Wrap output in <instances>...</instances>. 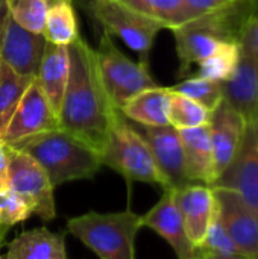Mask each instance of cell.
Instances as JSON below:
<instances>
[{"label":"cell","instance_id":"obj_2","mask_svg":"<svg viewBox=\"0 0 258 259\" xmlns=\"http://www.w3.org/2000/svg\"><path fill=\"white\" fill-rule=\"evenodd\" d=\"M9 147L30 155L47 173L52 185L93 179L103 167L100 155L62 129L24 138Z\"/></svg>","mask_w":258,"mask_h":259},{"label":"cell","instance_id":"obj_12","mask_svg":"<svg viewBox=\"0 0 258 259\" xmlns=\"http://www.w3.org/2000/svg\"><path fill=\"white\" fill-rule=\"evenodd\" d=\"M132 126L149 146L158 168L167 181L169 190H178L190 184L186 173L184 150L178 129H175L170 124L141 126L132 123Z\"/></svg>","mask_w":258,"mask_h":259},{"label":"cell","instance_id":"obj_30","mask_svg":"<svg viewBox=\"0 0 258 259\" xmlns=\"http://www.w3.org/2000/svg\"><path fill=\"white\" fill-rule=\"evenodd\" d=\"M201 250L216 253V255H224V256L239 253L236 244L233 243L228 232L225 231V228L217 215V211H216V215L208 228V232H207V237H205V241H204V246Z\"/></svg>","mask_w":258,"mask_h":259},{"label":"cell","instance_id":"obj_38","mask_svg":"<svg viewBox=\"0 0 258 259\" xmlns=\"http://www.w3.org/2000/svg\"><path fill=\"white\" fill-rule=\"evenodd\" d=\"M0 67H2V59H0Z\"/></svg>","mask_w":258,"mask_h":259},{"label":"cell","instance_id":"obj_18","mask_svg":"<svg viewBox=\"0 0 258 259\" xmlns=\"http://www.w3.org/2000/svg\"><path fill=\"white\" fill-rule=\"evenodd\" d=\"M178 132L182 143L189 182L213 187L216 182V173L208 124L193 129H182Z\"/></svg>","mask_w":258,"mask_h":259},{"label":"cell","instance_id":"obj_37","mask_svg":"<svg viewBox=\"0 0 258 259\" xmlns=\"http://www.w3.org/2000/svg\"><path fill=\"white\" fill-rule=\"evenodd\" d=\"M192 259H204V253H202L201 250H198V253H196Z\"/></svg>","mask_w":258,"mask_h":259},{"label":"cell","instance_id":"obj_7","mask_svg":"<svg viewBox=\"0 0 258 259\" xmlns=\"http://www.w3.org/2000/svg\"><path fill=\"white\" fill-rule=\"evenodd\" d=\"M93 20L111 36H119L131 50L140 56V62H148L155 38L164 27L154 18L131 8L120 0H96Z\"/></svg>","mask_w":258,"mask_h":259},{"label":"cell","instance_id":"obj_23","mask_svg":"<svg viewBox=\"0 0 258 259\" xmlns=\"http://www.w3.org/2000/svg\"><path fill=\"white\" fill-rule=\"evenodd\" d=\"M35 77L21 76L2 62L0 67V141L24 94Z\"/></svg>","mask_w":258,"mask_h":259},{"label":"cell","instance_id":"obj_31","mask_svg":"<svg viewBox=\"0 0 258 259\" xmlns=\"http://www.w3.org/2000/svg\"><path fill=\"white\" fill-rule=\"evenodd\" d=\"M184 2L189 11L190 20H195L204 15L230 9L242 0H184Z\"/></svg>","mask_w":258,"mask_h":259},{"label":"cell","instance_id":"obj_34","mask_svg":"<svg viewBox=\"0 0 258 259\" xmlns=\"http://www.w3.org/2000/svg\"><path fill=\"white\" fill-rule=\"evenodd\" d=\"M9 0H0V46H2V38H3V32L9 18Z\"/></svg>","mask_w":258,"mask_h":259},{"label":"cell","instance_id":"obj_35","mask_svg":"<svg viewBox=\"0 0 258 259\" xmlns=\"http://www.w3.org/2000/svg\"><path fill=\"white\" fill-rule=\"evenodd\" d=\"M94 2L96 0H73V3H76L81 9H84L91 18H93V8H94Z\"/></svg>","mask_w":258,"mask_h":259},{"label":"cell","instance_id":"obj_16","mask_svg":"<svg viewBox=\"0 0 258 259\" xmlns=\"http://www.w3.org/2000/svg\"><path fill=\"white\" fill-rule=\"evenodd\" d=\"M143 228L157 232L173 249L178 259H192L198 250L190 243L173 190H164L160 200L141 215Z\"/></svg>","mask_w":258,"mask_h":259},{"label":"cell","instance_id":"obj_5","mask_svg":"<svg viewBox=\"0 0 258 259\" xmlns=\"http://www.w3.org/2000/svg\"><path fill=\"white\" fill-rule=\"evenodd\" d=\"M102 164L117 171L129 184L144 182L169 190L167 181L158 168L144 138L134 129L132 123L117 112L105 147L100 153Z\"/></svg>","mask_w":258,"mask_h":259},{"label":"cell","instance_id":"obj_9","mask_svg":"<svg viewBox=\"0 0 258 259\" xmlns=\"http://www.w3.org/2000/svg\"><path fill=\"white\" fill-rule=\"evenodd\" d=\"M59 129L58 114L53 111L36 79L24 91L3 137L2 143L12 146L24 138Z\"/></svg>","mask_w":258,"mask_h":259},{"label":"cell","instance_id":"obj_39","mask_svg":"<svg viewBox=\"0 0 258 259\" xmlns=\"http://www.w3.org/2000/svg\"><path fill=\"white\" fill-rule=\"evenodd\" d=\"M0 259H5V258H2V256H0Z\"/></svg>","mask_w":258,"mask_h":259},{"label":"cell","instance_id":"obj_33","mask_svg":"<svg viewBox=\"0 0 258 259\" xmlns=\"http://www.w3.org/2000/svg\"><path fill=\"white\" fill-rule=\"evenodd\" d=\"M8 188V146L0 141V191Z\"/></svg>","mask_w":258,"mask_h":259},{"label":"cell","instance_id":"obj_20","mask_svg":"<svg viewBox=\"0 0 258 259\" xmlns=\"http://www.w3.org/2000/svg\"><path fill=\"white\" fill-rule=\"evenodd\" d=\"M5 259H68L64 234L46 226L24 231L9 243Z\"/></svg>","mask_w":258,"mask_h":259},{"label":"cell","instance_id":"obj_25","mask_svg":"<svg viewBox=\"0 0 258 259\" xmlns=\"http://www.w3.org/2000/svg\"><path fill=\"white\" fill-rule=\"evenodd\" d=\"M242 56V46L239 41H228L222 44L210 58L199 64V77L224 83L237 68Z\"/></svg>","mask_w":258,"mask_h":259},{"label":"cell","instance_id":"obj_15","mask_svg":"<svg viewBox=\"0 0 258 259\" xmlns=\"http://www.w3.org/2000/svg\"><path fill=\"white\" fill-rule=\"evenodd\" d=\"M46 42L43 33H33L21 27L9 15L2 38L0 59L21 76L36 77Z\"/></svg>","mask_w":258,"mask_h":259},{"label":"cell","instance_id":"obj_1","mask_svg":"<svg viewBox=\"0 0 258 259\" xmlns=\"http://www.w3.org/2000/svg\"><path fill=\"white\" fill-rule=\"evenodd\" d=\"M67 50L70 71L58 114L59 129L100 155L120 108L105 90L94 49L79 35Z\"/></svg>","mask_w":258,"mask_h":259},{"label":"cell","instance_id":"obj_27","mask_svg":"<svg viewBox=\"0 0 258 259\" xmlns=\"http://www.w3.org/2000/svg\"><path fill=\"white\" fill-rule=\"evenodd\" d=\"M169 90L175 94L186 96L202 106H205L208 111H214L225 99L224 96V87L219 82H213L204 77H189L184 79L182 82L169 87Z\"/></svg>","mask_w":258,"mask_h":259},{"label":"cell","instance_id":"obj_24","mask_svg":"<svg viewBox=\"0 0 258 259\" xmlns=\"http://www.w3.org/2000/svg\"><path fill=\"white\" fill-rule=\"evenodd\" d=\"M131 8L158 21L164 29L175 27L190 21L184 0H120Z\"/></svg>","mask_w":258,"mask_h":259},{"label":"cell","instance_id":"obj_11","mask_svg":"<svg viewBox=\"0 0 258 259\" xmlns=\"http://www.w3.org/2000/svg\"><path fill=\"white\" fill-rule=\"evenodd\" d=\"M217 215L230 238L243 256L258 259V215L231 190L213 187Z\"/></svg>","mask_w":258,"mask_h":259},{"label":"cell","instance_id":"obj_19","mask_svg":"<svg viewBox=\"0 0 258 259\" xmlns=\"http://www.w3.org/2000/svg\"><path fill=\"white\" fill-rule=\"evenodd\" d=\"M68 71L70 61L67 46H59L47 41L35 79L56 114H59L61 109L64 91L68 80Z\"/></svg>","mask_w":258,"mask_h":259},{"label":"cell","instance_id":"obj_8","mask_svg":"<svg viewBox=\"0 0 258 259\" xmlns=\"http://www.w3.org/2000/svg\"><path fill=\"white\" fill-rule=\"evenodd\" d=\"M8 188L24 197L33 215L43 222H52L56 217L55 187L44 168L27 153L8 146Z\"/></svg>","mask_w":258,"mask_h":259},{"label":"cell","instance_id":"obj_28","mask_svg":"<svg viewBox=\"0 0 258 259\" xmlns=\"http://www.w3.org/2000/svg\"><path fill=\"white\" fill-rule=\"evenodd\" d=\"M32 215L33 209L24 197L9 188L0 191V249L9 231Z\"/></svg>","mask_w":258,"mask_h":259},{"label":"cell","instance_id":"obj_10","mask_svg":"<svg viewBox=\"0 0 258 259\" xmlns=\"http://www.w3.org/2000/svg\"><path fill=\"white\" fill-rule=\"evenodd\" d=\"M213 187L234 191L258 215V123L248 124V132L236 158Z\"/></svg>","mask_w":258,"mask_h":259},{"label":"cell","instance_id":"obj_6","mask_svg":"<svg viewBox=\"0 0 258 259\" xmlns=\"http://www.w3.org/2000/svg\"><path fill=\"white\" fill-rule=\"evenodd\" d=\"M99 73L113 103L120 108L132 96L157 87L148 62H134L114 44L111 35L102 30L99 46L94 49Z\"/></svg>","mask_w":258,"mask_h":259},{"label":"cell","instance_id":"obj_22","mask_svg":"<svg viewBox=\"0 0 258 259\" xmlns=\"http://www.w3.org/2000/svg\"><path fill=\"white\" fill-rule=\"evenodd\" d=\"M43 35L59 46H68L79 36L73 0H50Z\"/></svg>","mask_w":258,"mask_h":259},{"label":"cell","instance_id":"obj_14","mask_svg":"<svg viewBox=\"0 0 258 259\" xmlns=\"http://www.w3.org/2000/svg\"><path fill=\"white\" fill-rule=\"evenodd\" d=\"M208 127L213 146L214 173L217 181V178L230 167L236 158L248 132V121L224 99V102L213 111Z\"/></svg>","mask_w":258,"mask_h":259},{"label":"cell","instance_id":"obj_17","mask_svg":"<svg viewBox=\"0 0 258 259\" xmlns=\"http://www.w3.org/2000/svg\"><path fill=\"white\" fill-rule=\"evenodd\" d=\"M222 87L225 100L246 118L248 124L258 123V59L242 50L236 71Z\"/></svg>","mask_w":258,"mask_h":259},{"label":"cell","instance_id":"obj_29","mask_svg":"<svg viewBox=\"0 0 258 259\" xmlns=\"http://www.w3.org/2000/svg\"><path fill=\"white\" fill-rule=\"evenodd\" d=\"M50 0H9L11 18L21 27L43 33Z\"/></svg>","mask_w":258,"mask_h":259},{"label":"cell","instance_id":"obj_13","mask_svg":"<svg viewBox=\"0 0 258 259\" xmlns=\"http://www.w3.org/2000/svg\"><path fill=\"white\" fill-rule=\"evenodd\" d=\"M176 205L184 220L186 232L196 250H201L208 228L216 215L217 202L213 187L204 184H187L173 190Z\"/></svg>","mask_w":258,"mask_h":259},{"label":"cell","instance_id":"obj_32","mask_svg":"<svg viewBox=\"0 0 258 259\" xmlns=\"http://www.w3.org/2000/svg\"><path fill=\"white\" fill-rule=\"evenodd\" d=\"M239 42L242 50L258 59V15H251L240 32Z\"/></svg>","mask_w":258,"mask_h":259},{"label":"cell","instance_id":"obj_4","mask_svg":"<svg viewBox=\"0 0 258 259\" xmlns=\"http://www.w3.org/2000/svg\"><path fill=\"white\" fill-rule=\"evenodd\" d=\"M246 2L249 0H242L222 12L190 20L172 30L181 64L179 74H186V71H189L195 64L199 65L222 44L228 41H239L243 24L249 18L240 17L242 12H248L245 6Z\"/></svg>","mask_w":258,"mask_h":259},{"label":"cell","instance_id":"obj_3","mask_svg":"<svg viewBox=\"0 0 258 259\" xmlns=\"http://www.w3.org/2000/svg\"><path fill=\"white\" fill-rule=\"evenodd\" d=\"M141 228V215L131 209L88 211L67 220V232L99 259H137L135 240Z\"/></svg>","mask_w":258,"mask_h":259},{"label":"cell","instance_id":"obj_26","mask_svg":"<svg viewBox=\"0 0 258 259\" xmlns=\"http://www.w3.org/2000/svg\"><path fill=\"white\" fill-rule=\"evenodd\" d=\"M211 114L213 112L208 111L201 103L186 96L172 93L170 105H169V124L173 126L175 129L182 131V129L207 126L210 124Z\"/></svg>","mask_w":258,"mask_h":259},{"label":"cell","instance_id":"obj_21","mask_svg":"<svg viewBox=\"0 0 258 259\" xmlns=\"http://www.w3.org/2000/svg\"><path fill=\"white\" fill-rule=\"evenodd\" d=\"M172 93L169 87H154L126 100L120 111L132 123L141 126H167Z\"/></svg>","mask_w":258,"mask_h":259},{"label":"cell","instance_id":"obj_36","mask_svg":"<svg viewBox=\"0 0 258 259\" xmlns=\"http://www.w3.org/2000/svg\"><path fill=\"white\" fill-rule=\"evenodd\" d=\"M201 252L204 253V259H252L248 258V256H243L240 253L230 255V256H224V255H216V253H210V252H204V250H201Z\"/></svg>","mask_w":258,"mask_h":259}]
</instances>
